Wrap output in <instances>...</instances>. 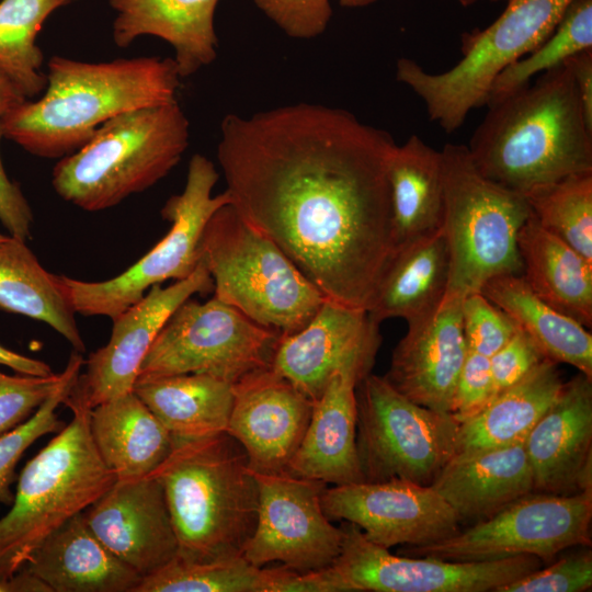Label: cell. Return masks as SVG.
<instances>
[{"label": "cell", "instance_id": "1", "mask_svg": "<svg viewBox=\"0 0 592 592\" xmlns=\"http://www.w3.org/2000/svg\"><path fill=\"white\" fill-rule=\"evenodd\" d=\"M396 145L346 110L301 102L227 114L217 160L239 215L327 299L368 311L397 251L387 173Z\"/></svg>", "mask_w": 592, "mask_h": 592}, {"label": "cell", "instance_id": "2", "mask_svg": "<svg viewBox=\"0 0 592 592\" xmlns=\"http://www.w3.org/2000/svg\"><path fill=\"white\" fill-rule=\"evenodd\" d=\"M180 79L170 57L87 62L54 56L41 96L0 117L3 137L34 156L62 158L86 145L114 116L175 101Z\"/></svg>", "mask_w": 592, "mask_h": 592}, {"label": "cell", "instance_id": "3", "mask_svg": "<svg viewBox=\"0 0 592 592\" xmlns=\"http://www.w3.org/2000/svg\"><path fill=\"white\" fill-rule=\"evenodd\" d=\"M487 106L467 148L491 181L525 194L592 172V129L568 61Z\"/></svg>", "mask_w": 592, "mask_h": 592}, {"label": "cell", "instance_id": "4", "mask_svg": "<svg viewBox=\"0 0 592 592\" xmlns=\"http://www.w3.org/2000/svg\"><path fill=\"white\" fill-rule=\"evenodd\" d=\"M173 439L171 453L152 475L164 492L177 556L204 561L242 555L259 503L244 448L227 432Z\"/></svg>", "mask_w": 592, "mask_h": 592}, {"label": "cell", "instance_id": "5", "mask_svg": "<svg viewBox=\"0 0 592 592\" xmlns=\"http://www.w3.org/2000/svg\"><path fill=\"white\" fill-rule=\"evenodd\" d=\"M190 123L178 101L143 106L102 124L77 151L60 158L52 184L66 202L100 212L163 179L189 146Z\"/></svg>", "mask_w": 592, "mask_h": 592}, {"label": "cell", "instance_id": "6", "mask_svg": "<svg viewBox=\"0 0 592 592\" xmlns=\"http://www.w3.org/2000/svg\"><path fill=\"white\" fill-rule=\"evenodd\" d=\"M71 421L24 466L11 510L0 519V585L19 572L61 524L115 481L89 429V411L65 402Z\"/></svg>", "mask_w": 592, "mask_h": 592}, {"label": "cell", "instance_id": "7", "mask_svg": "<svg viewBox=\"0 0 592 592\" xmlns=\"http://www.w3.org/2000/svg\"><path fill=\"white\" fill-rule=\"evenodd\" d=\"M200 260L214 296L280 334L304 328L327 299L293 260L231 204L208 219Z\"/></svg>", "mask_w": 592, "mask_h": 592}, {"label": "cell", "instance_id": "8", "mask_svg": "<svg viewBox=\"0 0 592 592\" xmlns=\"http://www.w3.org/2000/svg\"><path fill=\"white\" fill-rule=\"evenodd\" d=\"M441 157L442 230L449 258L444 299H464L492 277L522 274L517 234L531 209L524 194L485 177L467 146L447 143Z\"/></svg>", "mask_w": 592, "mask_h": 592}, {"label": "cell", "instance_id": "9", "mask_svg": "<svg viewBox=\"0 0 592 592\" xmlns=\"http://www.w3.org/2000/svg\"><path fill=\"white\" fill-rule=\"evenodd\" d=\"M572 1L508 0L489 26L462 35V58L452 68L431 73L402 57L396 64V79L422 100L431 122L453 133L471 110L487 105L498 76L539 46Z\"/></svg>", "mask_w": 592, "mask_h": 592}, {"label": "cell", "instance_id": "10", "mask_svg": "<svg viewBox=\"0 0 592 592\" xmlns=\"http://www.w3.org/2000/svg\"><path fill=\"white\" fill-rule=\"evenodd\" d=\"M218 179L212 160L201 153L193 155L182 193L170 196L161 208L170 229L143 258L106 281L87 282L57 275L73 311L114 320L151 286L190 276L200 263L201 239L208 219L218 208L230 204L226 190L212 194Z\"/></svg>", "mask_w": 592, "mask_h": 592}, {"label": "cell", "instance_id": "11", "mask_svg": "<svg viewBox=\"0 0 592 592\" xmlns=\"http://www.w3.org/2000/svg\"><path fill=\"white\" fill-rule=\"evenodd\" d=\"M356 402L364 481L401 479L431 486L454 456L459 422L413 402L372 373L358 383Z\"/></svg>", "mask_w": 592, "mask_h": 592}, {"label": "cell", "instance_id": "12", "mask_svg": "<svg viewBox=\"0 0 592 592\" xmlns=\"http://www.w3.org/2000/svg\"><path fill=\"white\" fill-rule=\"evenodd\" d=\"M280 337L215 296L189 298L159 331L137 378L197 373L235 385L271 366Z\"/></svg>", "mask_w": 592, "mask_h": 592}, {"label": "cell", "instance_id": "13", "mask_svg": "<svg viewBox=\"0 0 592 592\" xmlns=\"http://www.w3.org/2000/svg\"><path fill=\"white\" fill-rule=\"evenodd\" d=\"M591 521L592 490L566 496L531 492L448 538L401 551L449 561L532 555L547 565L568 548L590 546Z\"/></svg>", "mask_w": 592, "mask_h": 592}, {"label": "cell", "instance_id": "14", "mask_svg": "<svg viewBox=\"0 0 592 592\" xmlns=\"http://www.w3.org/2000/svg\"><path fill=\"white\" fill-rule=\"evenodd\" d=\"M341 527V551L327 567L337 592H496L543 565L532 555L487 561L394 555L356 525Z\"/></svg>", "mask_w": 592, "mask_h": 592}, {"label": "cell", "instance_id": "15", "mask_svg": "<svg viewBox=\"0 0 592 592\" xmlns=\"http://www.w3.org/2000/svg\"><path fill=\"white\" fill-rule=\"evenodd\" d=\"M259 489L254 530L242 556L263 567L280 561L300 571L329 567L338 558L343 530L325 514L321 498L327 485L289 473H253Z\"/></svg>", "mask_w": 592, "mask_h": 592}, {"label": "cell", "instance_id": "16", "mask_svg": "<svg viewBox=\"0 0 592 592\" xmlns=\"http://www.w3.org/2000/svg\"><path fill=\"white\" fill-rule=\"evenodd\" d=\"M321 505L330 520L356 525L388 549L433 544L462 530L457 513L431 486L401 479L327 487Z\"/></svg>", "mask_w": 592, "mask_h": 592}, {"label": "cell", "instance_id": "17", "mask_svg": "<svg viewBox=\"0 0 592 592\" xmlns=\"http://www.w3.org/2000/svg\"><path fill=\"white\" fill-rule=\"evenodd\" d=\"M213 291V280L201 260L186 278L167 287L151 286L138 301L112 320L109 342L89 355L84 373L79 374L64 402L91 410L133 391L140 365L172 312L193 295Z\"/></svg>", "mask_w": 592, "mask_h": 592}, {"label": "cell", "instance_id": "18", "mask_svg": "<svg viewBox=\"0 0 592 592\" xmlns=\"http://www.w3.org/2000/svg\"><path fill=\"white\" fill-rule=\"evenodd\" d=\"M91 533L143 578L178 554L164 492L152 475L117 480L82 511Z\"/></svg>", "mask_w": 592, "mask_h": 592}, {"label": "cell", "instance_id": "19", "mask_svg": "<svg viewBox=\"0 0 592 592\" xmlns=\"http://www.w3.org/2000/svg\"><path fill=\"white\" fill-rule=\"evenodd\" d=\"M315 402L271 367L234 385L226 432L244 448L258 474L286 473L308 426Z\"/></svg>", "mask_w": 592, "mask_h": 592}, {"label": "cell", "instance_id": "20", "mask_svg": "<svg viewBox=\"0 0 592 592\" xmlns=\"http://www.w3.org/2000/svg\"><path fill=\"white\" fill-rule=\"evenodd\" d=\"M378 327L367 310L326 299L304 328L281 334L270 367L316 402L337 369L376 356Z\"/></svg>", "mask_w": 592, "mask_h": 592}, {"label": "cell", "instance_id": "21", "mask_svg": "<svg viewBox=\"0 0 592 592\" xmlns=\"http://www.w3.org/2000/svg\"><path fill=\"white\" fill-rule=\"evenodd\" d=\"M534 492L592 490V378L578 373L524 440Z\"/></svg>", "mask_w": 592, "mask_h": 592}, {"label": "cell", "instance_id": "22", "mask_svg": "<svg viewBox=\"0 0 592 592\" xmlns=\"http://www.w3.org/2000/svg\"><path fill=\"white\" fill-rule=\"evenodd\" d=\"M463 298L443 299L430 317L408 325L384 377L400 394L434 411L451 413L456 382L468 348Z\"/></svg>", "mask_w": 592, "mask_h": 592}, {"label": "cell", "instance_id": "23", "mask_svg": "<svg viewBox=\"0 0 592 592\" xmlns=\"http://www.w3.org/2000/svg\"><path fill=\"white\" fill-rule=\"evenodd\" d=\"M375 358H353L332 374L287 473L333 486L364 481L356 449V387Z\"/></svg>", "mask_w": 592, "mask_h": 592}, {"label": "cell", "instance_id": "24", "mask_svg": "<svg viewBox=\"0 0 592 592\" xmlns=\"http://www.w3.org/2000/svg\"><path fill=\"white\" fill-rule=\"evenodd\" d=\"M116 16L113 42L119 48L144 35L168 42L174 49L180 78L196 73L217 57L214 15L219 0H107Z\"/></svg>", "mask_w": 592, "mask_h": 592}, {"label": "cell", "instance_id": "25", "mask_svg": "<svg viewBox=\"0 0 592 592\" xmlns=\"http://www.w3.org/2000/svg\"><path fill=\"white\" fill-rule=\"evenodd\" d=\"M22 569L52 592H136L143 580L91 533L82 512L54 531Z\"/></svg>", "mask_w": 592, "mask_h": 592}, {"label": "cell", "instance_id": "26", "mask_svg": "<svg viewBox=\"0 0 592 592\" xmlns=\"http://www.w3.org/2000/svg\"><path fill=\"white\" fill-rule=\"evenodd\" d=\"M431 487L463 521L479 522L534 492L524 442L454 456Z\"/></svg>", "mask_w": 592, "mask_h": 592}, {"label": "cell", "instance_id": "27", "mask_svg": "<svg viewBox=\"0 0 592 592\" xmlns=\"http://www.w3.org/2000/svg\"><path fill=\"white\" fill-rule=\"evenodd\" d=\"M89 429L102 462L117 480L152 474L173 448V435L134 391L92 408Z\"/></svg>", "mask_w": 592, "mask_h": 592}, {"label": "cell", "instance_id": "28", "mask_svg": "<svg viewBox=\"0 0 592 592\" xmlns=\"http://www.w3.org/2000/svg\"><path fill=\"white\" fill-rule=\"evenodd\" d=\"M557 365L544 358L477 414L459 423L454 456L524 442L560 392L563 380Z\"/></svg>", "mask_w": 592, "mask_h": 592}, {"label": "cell", "instance_id": "29", "mask_svg": "<svg viewBox=\"0 0 592 592\" xmlns=\"http://www.w3.org/2000/svg\"><path fill=\"white\" fill-rule=\"evenodd\" d=\"M521 276L544 301L592 326V261L546 230L532 215L517 234Z\"/></svg>", "mask_w": 592, "mask_h": 592}, {"label": "cell", "instance_id": "30", "mask_svg": "<svg viewBox=\"0 0 592 592\" xmlns=\"http://www.w3.org/2000/svg\"><path fill=\"white\" fill-rule=\"evenodd\" d=\"M387 173L398 251L442 229L444 192L441 151L412 134L405 144L394 147Z\"/></svg>", "mask_w": 592, "mask_h": 592}, {"label": "cell", "instance_id": "31", "mask_svg": "<svg viewBox=\"0 0 592 592\" xmlns=\"http://www.w3.org/2000/svg\"><path fill=\"white\" fill-rule=\"evenodd\" d=\"M449 258L443 230L396 252L368 309L376 323L403 318L408 325L433 315L448 283Z\"/></svg>", "mask_w": 592, "mask_h": 592}, {"label": "cell", "instance_id": "32", "mask_svg": "<svg viewBox=\"0 0 592 592\" xmlns=\"http://www.w3.org/2000/svg\"><path fill=\"white\" fill-rule=\"evenodd\" d=\"M133 391L174 437L196 439L226 432L234 385L207 374L137 378Z\"/></svg>", "mask_w": 592, "mask_h": 592}, {"label": "cell", "instance_id": "33", "mask_svg": "<svg viewBox=\"0 0 592 592\" xmlns=\"http://www.w3.org/2000/svg\"><path fill=\"white\" fill-rule=\"evenodd\" d=\"M480 293L503 310L546 358L569 364L592 378V335L588 328L544 301L521 275L492 277Z\"/></svg>", "mask_w": 592, "mask_h": 592}, {"label": "cell", "instance_id": "34", "mask_svg": "<svg viewBox=\"0 0 592 592\" xmlns=\"http://www.w3.org/2000/svg\"><path fill=\"white\" fill-rule=\"evenodd\" d=\"M0 309L42 321L76 352L86 351L76 312L57 275L42 266L24 240L12 236L0 241Z\"/></svg>", "mask_w": 592, "mask_h": 592}, {"label": "cell", "instance_id": "35", "mask_svg": "<svg viewBox=\"0 0 592 592\" xmlns=\"http://www.w3.org/2000/svg\"><path fill=\"white\" fill-rule=\"evenodd\" d=\"M299 572L258 567L242 555L204 561L175 556L143 578L136 592H296Z\"/></svg>", "mask_w": 592, "mask_h": 592}, {"label": "cell", "instance_id": "36", "mask_svg": "<svg viewBox=\"0 0 592 592\" xmlns=\"http://www.w3.org/2000/svg\"><path fill=\"white\" fill-rule=\"evenodd\" d=\"M76 0H1L0 73L26 99L42 94L46 75L44 55L36 37L45 20L57 9Z\"/></svg>", "mask_w": 592, "mask_h": 592}, {"label": "cell", "instance_id": "37", "mask_svg": "<svg viewBox=\"0 0 592 592\" xmlns=\"http://www.w3.org/2000/svg\"><path fill=\"white\" fill-rule=\"evenodd\" d=\"M524 195L542 227L592 261V172L562 178Z\"/></svg>", "mask_w": 592, "mask_h": 592}, {"label": "cell", "instance_id": "38", "mask_svg": "<svg viewBox=\"0 0 592 592\" xmlns=\"http://www.w3.org/2000/svg\"><path fill=\"white\" fill-rule=\"evenodd\" d=\"M592 49V0H573L551 34L533 52L505 68L496 79L488 104L528 84L577 54Z\"/></svg>", "mask_w": 592, "mask_h": 592}, {"label": "cell", "instance_id": "39", "mask_svg": "<svg viewBox=\"0 0 592 592\" xmlns=\"http://www.w3.org/2000/svg\"><path fill=\"white\" fill-rule=\"evenodd\" d=\"M83 365L81 353L75 351L49 397L25 422L0 436V503L10 506L13 503L11 485L15 480V467L25 451L37 439L64 428L56 410L69 396Z\"/></svg>", "mask_w": 592, "mask_h": 592}, {"label": "cell", "instance_id": "40", "mask_svg": "<svg viewBox=\"0 0 592 592\" xmlns=\"http://www.w3.org/2000/svg\"><path fill=\"white\" fill-rule=\"evenodd\" d=\"M462 321L467 348L487 357L499 351L517 330L513 320L480 292L463 299Z\"/></svg>", "mask_w": 592, "mask_h": 592}, {"label": "cell", "instance_id": "41", "mask_svg": "<svg viewBox=\"0 0 592 592\" xmlns=\"http://www.w3.org/2000/svg\"><path fill=\"white\" fill-rule=\"evenodd\" d=\"M496 592H583L592 588L591 550L578 551L547 563Z\"/></svg>", "mask_w": 592, "mask_h": 592}, {"label": "cell", "instance_id": "42", "mask_svg": "<svg viewBox=\"0 0 592 592\" xmlns=\"http://www.w3.org/2000/svg\"><path fill=\"white\" fill-rule=\"evenodd\" d=\"M61 376L0 372V436L25 422L55 390Z\"/></svg>", "mask_w": 592, "mask_h": 592}, {"label": "cell", "instance_id": "43", "mask_svg": "<svg viewBox=\"0 0 592 592\" xmlns=\"http://www.w3.org/2000/svg\"><path fill=\"white\" fill-rule=\"evenodd\" d=\"M286 35L310 39L322 34L332 16L330 0H253Z\"/></svg>", "mask_w": 592, "mask_h": 592}, {"label": "cell", "instance_id": "44", "mask_svg": "<svg viewBox=\"0 0 592 592\" xmlns=\"http://www.w3.org/2000/svg\"><path fill=\"white\" fill-rule=\"evenodd\" d=\"M493 397L489 357L468 349L456 382L451 414L462 423L482 410Z\"/></svg>", "mask_w": 592, "mask_h": 592}, {"label": "cell", "instance_id": "45", "mask_svg": "<svg viewBox=\"0 0 592 592\" xmlns=\"http://www.w3.org/2000/svg\"><path fill=\"white\" fill-rule=\"evenodd\" d=\"M544 358L536 344L517 328L512 338L489 357L494 397L520 382Z\"/></svg>", "mask_w": 592, "mask_h": 592}, {"label": "cell", "instance_id": "46", "mask_svg": "<svg viewBox=\"0 0 592 592\" xmlns=\"http://www.w3.org/2000/svg\"><path fill=\"white\" fill-rule=\"evenodd\" d=\"M3 138L0 118V141ZM0 221L10 236L26 240L31 237L33 213L20 186L5 173L0 156Z\"/></svg>", "mask_w": 592, "mask_h": 592}, {"label": "cell", "instance_id": "47", "mask_svg": "<svg viewBox=\"0 0 592 592\" xmlns=\"http://www.w3.org/2000/svg\"><path fill=\"white\" fill-rule=\"evenodd\" d=\"M567 61L572 70L585 122L592 129V49L577 54Z\"/></svg>", "mask_w": 592, "mask_h": 592}, {"label": "cell", "instance_id": "48", "mask_svg": "<svg viewBox=\"0 0 592 592\" xmlns=\"http://www.w3.org/2000/svg\"><path fill=\"white\" fill-rule=\"evenodd\" d=\"M0 365L8 366L19 374L47 376L53 374L48 364L11 351L0 344Z\"/></svg>", "mask_w": 592, "mask_h": 592}, {"label": "cell", "instance_id": "49", "mask_svg": "<svg viewBox=\"0 0 592 592\" xmlns=\"http://www.w3.org/2000/svg\"><path fill=\"white\" fill-rule=\"evenodd\" d=\"M25 100L12 82L0 73V117Z\"/></svg>", "mask_w": 592, "mask_h": 592}, {"label": "cell", "instance_id": "50", "mask_svg": "<svg viewBox=\"0 0 592 592\" xmlns=\"http://www.w3.org/2000/svg\"><path fill=\"white\" fill-rule=\"evenodd\" d=\"M377 0H338L342 7L346 8H362L374 3Z\"/></svg>", "mask_w": 592, "mask_h": 592}, {"label": "cell", "instance_id": "51", "mask_svg": "<svg viewBox=\"0 0 592 592\" xmlns=\"http://www.w3.org/2000/svg\"><path fill=\"white\" fill-rule=\"evenodd\" d=\"M458 3L462 5V7H470L473 4H475L476 2H478L479 0H457ZM492 1H498V0H492ZM508 1V0H506Z\"/></svg>", "mask_w": 592, "mask_h": 592}, {"label": "cell", "instance_id": "52", "mask_svg": "<svg viewBox=\"0 0 592 592\" xmlns=\"http://www.w3.org/2000/svg\"><path fill=\"white\" fill-rule=\"evenodd\" d=\"M8 236L0 234V241L4 240Z\"/></svg>", "mask_w": 592, "mask_h": 592}]
</instances>
